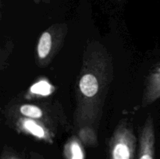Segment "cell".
Wrapping results in <instances>:
<instances>
[{"instance_id": "cell-1", "label": "cell", "mask_w": 160, "mask_h": 159, "mask_svg": "<svg viewBox=\"0 0 160 159\" xmlns=\"http://www.w3.org/2000/svg\"><path fill=\"white\" fill-rule=\"evenodd\" d=\"M135 150L136 138L132 130L121 125L110 140V159H134Z\"/></svg>"}, {"instance_id": "cell-2", "label": "cell", "mask_w": 160, "mask_h": 159, "mask_svg": "<svg viewBox=\"0 0 160 159\" xmlns=\"http://www.w3.org/2000/svg\"><path fill=\"white\" fill-rule=\"evenodd\" d=\"M155 136L152 119L148 118L140 138L138 159H154Z\"/></svg>"}, {"instance_id": "cell-3", "label": "cell", "mask_w": 160, "mask_h": 159, "mask_svg": "<svg viewBox=\"0 0 160 159\" xmlns=\"http://www.w3.org/2000/svg\"><path fill=\"white\" fill-rule=\"evenodd\" d=\"M160 98V65L148 78L143 97V106L151 104Z\"/></svg>"}, {"instance_id": "cell-4", "label": "cell", "mask_w": 160, "mask_h": 159, "mask_svg": "<svg viewBox=\"0 0 160 159\" xmlns=\"http://www.w3.org/2000/svg\"><path fill=\"white\" fill-rule=\"evenodd\" d=\"M79 89L85 98H94L99 90V82L93 73H87L83 75L79 81Z\"/></svg>"}, {"instance_id": "cell-5", "label": "cell", "mask_w": 160, "mask_h": 159, "mask_svg": "<svg viewBox=\"0 0 160 159\" xmlns=\"http://www.w3.org/2000/svg\"><path fill=\"white\" fill-rule=\"evenodd\" d=\"M66 159H85V153L82 145L76 138L69 140L63 148Z\"/></svg>"}, {"instance_id": "cell-6", "label": "cell", "mask_w": 160, "mask_h": 159, "mask_svg": "<svg viewBox=\"0 0 160 159\" xmlns=\"http://www.w3.org/2000/svg\"><path fill=\"white\" fill-rule=\"evenodd\" d=\"M22 126L25 130L28 131L30 134L33 135L37 138L41 140H46L48 142H51L49 136L45 132V129L41 125L38 124L36 122L32 119H24L22 122Z\"/></svg>"}, {"instance_id": "cell-7", "label": "cell", "mask_w": 160, "mask_h": 159, "mask_svg": "<svg viewBox=\"0 0 160 159\" xmlns=\"http://www.w3.org/2000/svg\"><path fill=\"white\" fill-rule=\"evenodd\" d=\"M52 37L51 33L49 31L42 33L39 38L37 47L38 55L39 59L42 60L48 56L52 50Z\"/></svg>"}, {"instance_id": "cell-8", "label": "cell", "mask_w": 160, "mask_h": 159, "mask_svg": "<svg viewBox=\"0 0 160 159\" xmlns=\"http://www.w3.org/2000/svg\"><path fill=\"white\" fill-rule=\"evenodd\" d=\"M20 112L23 116L30 118H40L43 115L42 109L33 104H23L20 106Z\"/></svg>"}, {"instance_id": "cell-9", "label": "cell", "mask_w": 160, "mask_h": 159, "mask_svg": "<svg viewBox=\"0 0 160 159\" xmlns=\"http://www.w3.org/2000/svg\"><path fill=\"white\" fill-rule=\"evenodd\" d=\"M31 93L41 96H48L52 92V86L46 80H40L31 86Z\"/></svg>"}, {"instance_id": "cell-10", "label": "cell", "mask_w": 160, "mask_h": 159, "mask_svg": "<svg viewBox=\"0 0 160 159\" xmlns=\"http://www.w3.org/2000/svg\"><path fill=\"white\" fill-rule=\"evenodd\" d=\"M31 159H45V158H43V157H42V156L39 155V154H31Z\"/></svg>"}, {"instance_id": "cell-11", "label": "cell", "mask_w": 160, "mask_h": 159, "mask_svg": "<svg viewBox=\"0 0 160 159\" xmlns=\"http://www.w3.org/2000/svg\"><path fill=\"white\" fill-rule=\"evenodd\" d=\"M6 159H19V158H17V157H8V158H6Z\"/></svg>"}]
</instances>
